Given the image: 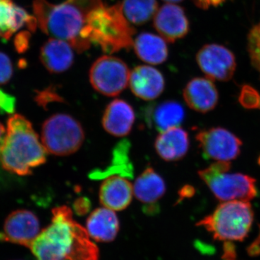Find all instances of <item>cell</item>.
I'll return each mask as SVG.
<instances>
[{
  "instance_id": "obj_11",
  "label": "cell",
  "mask_w": 260,
  "mask_h": 260,
  "mask_svg": "<svg viewBox=\"0 0 260 260\" xmlns=\"http://www.w3.org/2000/svg\"><path fill=\"white\" fill-rule=\"evenodd\" d=\"M40 233V223L35 214L28 210H17L7 217L0 241L30 248Z\"/></svg>"
},
{
  "instance_id": "obj_3",
  "label": "cell",
  "mask_w": 260,
  "mask_h": 260,
  "mask_svg": "<svg viewBox=\"0 0 260 260\" xmlns=\"http://www.w3.org/2000/svg\"><path fill=\"white\" fill-rule=\"evenodd\" d=\"M47 153L31 123L20 114L10 116L0 147L1 167L17 175H29L32 169L46 162Z\"/></svg>"
},
{
  "instance_id": "obj_6",
  "label": "cell",
  "mask_w": 260,
  "mask_h": 260,
  "mask_svg": "<svg viewBox=\"0 0 260 260\" xmlns=\"http://www.w3.org/2000/svg\"><path fill=\"white\" fill-rule=\"evenodd\" d=\"M232 164L216 161L198 172V175L221 202H249L257 195L256 179L241 173H230Z\"/></svg>"
},
{
  "instance_id": "obj_26",
  "label": "cell",
  "mask_w": 260,
  "mask_h": 260,
  "mask_svg": "<svg viewBox=\"0 0 260 260\" xmlns=\"http://www.w3.org/2000/svg\"><path fill=\"white\" fill-rule=\"evenodd\" d=\"M247 49L251 64L260 75V22L248 34Z\"/></svg>"
},
{
  "instance_id": "obj_33",
  "label": "cell",
  "mask_w": 260,
  "mask_h": 260,
  "mask_svg": "<svg viewBox=\"0 0 260 260\" xmlns=\"http://www.w3.org/2000/svg\"><path fill=\"white\" fill-rule=\"evenodd\" d=\"M5 135H6V130L5 129V126L0 123V147L4 141Z\"/></svg>"
},
{
  "instance_id": "obj_30",
  "label": "cell",
  "mask_w": 260,
  "mask_h": 260,
  "mask_svg": "<svg viewBox=\"0 0 260 260\" xmlns=\"http://www.w3.org/2000/svg\"><path fill=\"white\" fill-rule=\"evenodd\" d=\"M73 207H74L75 212L76 214H78V215H83L88 213L91 204L88 198L83 197V198H80L75 200Z\"/></svg>"
},
{
  "instance_id": "obj_28",
  "label": "cell",
  "mask_w": 260,
  "mask_h": 260,
  "mask_svg": "<svg viewBox=\"0 0 260 260\" xmlns=\"http://www.w3.org/2000/svg\"><path fill=\"white\" fill-rule=\"evenodd\" d=\"M13 73V64L10 58L4 53L0 52V85L8 83Z\"/></svg>"
},
{
  "instance_id": "obj_34",
  "label": "cell",
  "mask_w": 260,
  "mask_h": 260,
  "mask_svg": "<svg viewBox=\"0 0 260 260\" xmlns=\"http://www.w3.org/2000/svg\"><path fill=\"white\" fill-rule=\"evenodd\" d=\"M167 3H171V4H177V3H181L183 0H162Z\"/></svg>"
},
{
  "instance_id": "obj_24",
  "label": "cell",
  "mask_w": 260,
  "mask_h": 260,
  "mask_svg": "<svg viewBox=\"0 0 260 260\" xmlns=\"http://www.w3.org/2000/svg\"><path fill=\"white\" fill-rule=\"evenodd\" d=\"M130 143L128 140H124L116 145L113 151L112 164L104 170L94 171L90 174L91 179H106V178L115 176L123 177L133 178V167L130 162L129 153Z\"/></svg>"
},
{
  "instance_id": "obj_15",
  "label": "cell",
  "mask_w": 260,
  "mask_h": 260,
  "mask_svg": "<svg viewBox=\"0 0 260 260\" xmlns=\"http://www.w3.org/2000/svg\"><path fill=\"white\" fill-rule=\"evenodd\" d=\"M133 194V186L125 178L111 176L106 178L101 186L99 200L104 208L121 211L129 206Z\"/></svg>"
},
{
  "instance_id": "obj_5",
  "label": "cell",
  "mask_w": 260,
  "mask_h": 260,
  "mask_svg": "<svg viewBox=\"0 0 260 260\" xmlns=\"http://www.w3.org/2000/svg\"><path fill=\"white\" fill-rule=\"evenodd\" d=\"M254 212L249 202H222L213 213L198 223L213 234L214 239L224 242L242 241L250 231Z\"/></svg>"
},
{
  "instance_id": "obj_2",
  "label": "cell",
  "mask_w": 260,
  "mask_h": 260,
  "mask_svg": "<svg viewBox=\"0 0 260 260\" xmlns=\"http://www.w3.org/2000/svg\"><path fill=\"white\" fill-rule=\"evenodd\" d=\"M103 3V0H65L54 4L48 0H34L32 10L43 32L66 41L77 52L83 53L91 46L82 37L88 13Z\"/></svg>"
},
{
  "instance_id": "obj_29",
  "label": "cell",
  "mask_w": 260,
  "mask_h": 260,
  "mask_svg": "<svg viewBox=\"0 0 260 260\" xmlns=\"http://www.w3.org/2000/svg\"><path fill=\"white\" fill-rule=\"evenodd\" d=\"M30 34L28 31L20 32L15 39V47L19 53L25 52L28 49Z\"/></svg>"
},
{
  "instance_id": "obj_36",
  "label": "cell",
  "mask_w": 260,
  "mask_h": 260,
  "mask_svg": "<svg viewBox=\"0 0 260 260\" xmlns=\"http://www.w3.org/2000/svg\"><path fill=\"white\" fill-rule=\"evenodd\" d=\"M1 90H0V93H1Z\"/></svg>"
},
{
  "instance_id": "obj_17",
  "label": "cell",
  "mask_w": 260,
  "mask_h": 260,
  "mask_svg": "<svg viewBox=\"0 0 260 260\" xmlns=\"http://www.w3.org/2000/svg\"><path fill=\"white\" fill-rule=\"evenodd\" d=\"M135 119L134 109L132 106L125 101L115 99L106 108L102 124L109 134L124 137L129 134Z\"/></svg>"
},
{
  "instance_id": "obj_16",
  "label": "cell",
  "mask_w": 260,
  "mask_h": 260,
  "mask_svg": "<svg viewBox=\"0 0 260 260\" xmlns=\"http://www.w3.org/2000/svg\"><path fill=\"white\" fill-rule=\"evenodd\" d=\"M73 49L66 41L50 38L41 48V61L49 73H64L74 63Z\"/></svg>"
},
{
  "instance_id": "obj_35",
  "label": "cell",
  "mask_w": 260,
  "mask_h": 260,
  "mask_svg": "<svg viewBox=\"0 0 260 260\" xmlns=\"http://www.w3.org/2000/svg\"><path fill=\"white\" fill-rule=\"evenodd\" d=\"M256 109H260V96L259 98V101H258L257 104H256Z\"/></svg>"
},
{
  "instance_id": "obj_19",
  "label": "cell",
  "mask_w": 260,
  "mask_h": 260,
  "mask_svg": "<svg viewBox=\"0 0 260 260\" xmlns=\"http://www.w3.org/2000/svg\"><path fill=\"white\" fill-rule=\"evenodd\" d=\"M159 156L168 162L177 161L184 158L189 148L188 133L179 126L160 133L155 142Z\"/></svg>"
},
{
  "instance_id": "obj_25",
  "label": "cell",
  "mask_w": 260,
  "mask_h": 260,
  "mask_svg": "<svg viewBox=\"0 0 260 260\" xmlns=\"http://www.w3.org/2000/svg\"><path fill=\"white\" fill-rule=\"evenodd\" d=\"M120 5L123 15L133 25L148 23L158 10L157 0H123Z\"/></svg>"
},
{
  "instance_id": "obj_8",
  "label": "cell",
  "mask_w": 260,
  "mask_h": 260,
  "mask_svg": "<svg viewBox=\"0 0 260 260\" xmlns=\"http://www.w3.org/2000/svg\"><path fill=\"white\" fill-rule=\"evenodd\" d=\"M130 71L127 65L119 58L104 55L94 61L89 72L93 88L107 96H116L129 84Z\"/></svg>"
},
{
  "instance_id": "obj_13",
  "label": "cell",
  "mask_w": 260,
  "mask_h": 260,
  "mask_svg": "<svg viewBox=\"0 0 260 260\" xmlns=\"http://www.w3.org/2000/svg\"><path fill=\"white\" fill-rule=\"evenodd\" d=\"M129 84L132 92L145 101L154 100L160 96L165 88L164 75L148 65H140L130 72Z\"/></svg>"
},
{
  "instance_id": "obj_18",
  "label": "cell",
  "mask_w": 260,
  "mask_h": 260,
  "mask_svg": "<svg viewBox=\"0 0 260 260\" xmlns=\"http://www.w3.org/2000/svg\"><path fill=\"white\" fill-rule=\"evenodd\" d=\"M23 26L35 31L38 27L36 17L15 5L12 0H0V39L8 40Z\"/></svg>"
},
{
  "instance_id": "obj_20",
  "label": "cell",
  "mask_w": 260,
  "mask_h": 260,
  "mask_svg": "<svg viewBox=\"0 0 260 260\" xmlns=\"http://www.w3.org/2000/svg\"><path fill=\"white\" fill-rule=\"evenodd\" d=\"M86 230L90 238L99 242H111L119 230V222L114 210L97 208L89 215Z\"/></svg>"
},
{
  "instance_id": "obj_27",
  "label": "cell",
  "mask_w": 260,
  "mask_h": 260,
  "mask_svg": "<svg viewBox=\"0 0 260 260\" xmlns=\"http://www.w3.org/2000/svg\"><path fill=\"white\" fill-rule=\"evenodd\" d=\"M36 101L39 105L44 107H47L51 103H63L64 102V99L56 92L54 87H49L45 90L39 92L37 96L36 97Z\"/></svg>"
},
{
  "instance_id": "obj_31",
  "label": "cell",
  "mask_w": 260,
  "mask_h": 260,
  "mask_svg": "<svg viewBox=\"0 0 260 260\" xmlns=\"http://www.w3.org/2000/svg\"><path fill=\"white\" fill-rule=\"evenodd\" d=\"M229 0H193L195 5L202 10H208L211 8H217L226 3Z\"/></svg>"
},
{
  "instance_id": "obj_7",
  "label": "cell",
  "mask_w": 260,
  "mask_h": 260,
  "mask_svg": "<svg viewBox=\"0 0 260 260\" xmlns=\"http://www.w3.org/2000/svg\"><path fill=\"white\" fill-rule=\"evenodd\" d=\"M85 140L79 121L66 114H55L44 121L42 141L47 153L66 156L78 151Z\"/></svg>"
},
{
  "instance_id": "obj_14",
  "label": "cell",
  "mask_w": 260,
  "mask_h": 260,
  "mask_svg": "<svg viewBox=\"0 0 260 260\" xmlns=\"http://www.w3.org/2000/svg\"><path fill=\"white\" fill-rule=\"evenodd\" d=\"M183 96L188 107L200 113H208L218 105V91L213 80L208 78H194L184 89Z\"/></svg>"
},
{
  "instance_id": "obj_4",
  "label": "cell",
  "mask_w": 260,
  "mask_h": 260,
  "mask_svg": "<svg viewBox=\"0 0 260 260\" xmlns=\"http://www.w3.org/2000/svg\"><path fill=\"white\" fill-rule=\"evenodd\" d=\"M135 32L123 15L120 3L112 6L103 3L88 13L82 37L90 45L99 46L104 52L113 54L133 47Z\"/></svg>"
},
{
  "instance_id": "obj_10",
  "label": "cell",
  "mask_w": 260,
  "mask_h": 260,
  "mask_svg": "<svg viewBox=\"0 0 260 260\" xmlns=\"http://www.w3.org/2000/svg\"><path fill=\"white\" fill-rule=\"evenodd\" d=\"M196 61L206 78L213 81H229L237 68L234 53L218 44L203 46L197 54Z\"/></svg>"
},
{
  "instance_id": "obj_9",
  "label": "cell",
  "mask_w": 260,
  "mask_h": 260,
  "mask_svg": "<svg viewBox=\"0 0 260 260\" xmlns=\"http://www.w3.org/2000/svg\"><path fill=\"white\" fill-rule=\"evenodd\" d=\"M196 140L204 158L216 161L235 160L240 155L243 144L237 135L222 127L201 130Z\"/></svg>"
},
{
  "instance_id": "obj_21",
  "label": "cell",
  "mask_w": 260,
  "mask_h": 260,
  "mask_svg": "<svg viewBox=\"0 0 260 260\" xmlns=\"http://www.w3.org/2000/svg\"><path fill=\"white\" fill-rule=\"evenodd\" d=\"M147 123L158 132L167 131L181 125L185 117L184 109L176 101H166L147 109Z\"/></svg>"
},
{
  "instance_id": "obj_1",
  "label": "cell",
  "mask_w": 260,
  "mask_h": 260,
  "mask_svg": "<svg viewBox=\"0 0 260 260\" xmlns=\"http://www.w3.org/2000/svg\"><path fill=\"white\" fill-rule=\"evenodd\" d=\"M37 260H99V249L68 207L52 210L51 223L30 247Z\"/></svg>"
},
{
  "instance_id": "obj_22",
  "label": "cell",
  "mask_w": 260,
  "mask_h": 260,
  "mask_svg": "<svg viewBox=\"0 0 260 260\" xmlns=\"http://www.w3.org/2000/svg\"><path fill=\"white\" fill-rule=\"evenodd\" d=\"M133 47L138 57L147 64H162L169 56L167 41L160 36L151 32L139 34L135 38Z\"/></svg>"
},
{
  "instance_id": "obj_12",
  "label": "cell",
  "mask_w": 260,
  "mask_h": 260,
  "mask_svg": "<svg viewBox=\"0 0 260 260\" xmlns=\"http://www.w3.org/2000/svg\"><path fill=\"white\" fill-rule=\"evenodd\" d=\"M153 26L167 42L183 39L189 31V21L184 8L176 4H167L158 8L153 18Z\"/></svg>"
},
{
  "instance_id": "obj_23",
  "label": "cell",
  "mask_w": 260,
  "mask_h": 260,
  "mask_svg": "<svg viewBox=\"0 0 260 260\" xmlns=\"http://www.w3.org/2000/svg\"><path fill=\"white\" fill-rule=\"evenodd\" d=\"M137 199L148 205L156 207V203L161 199L167 191L164 179L151 167L147 168L135 181L133 186Z\"/></svg>"
},
{
  "instance_id": "obj_32",
  "label": "cell",
  "mask_w": 260,
  "mask_h": 260,
  "mask_svg": "<svg viewBox=\"0 0 260 260\" xmlns=\"http://www.w3.org/2000/svg\"><path fill=\"white\" fill-rule=\"evenodd\" d=\"M224 259L235 260V252H234V249L232 248V245H230V244L225 245Z\"/></svg>"
}]
</instances>
